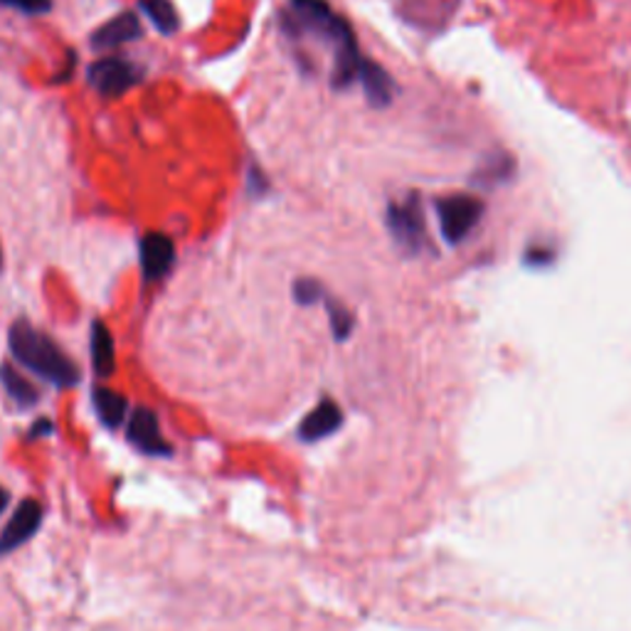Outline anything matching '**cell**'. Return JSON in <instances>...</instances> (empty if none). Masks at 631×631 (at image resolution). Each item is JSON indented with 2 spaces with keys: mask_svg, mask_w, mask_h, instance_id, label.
<instances>
[{
  "mask_svg": "<svg viewBox=\"0 0 631 631\" xmlns=\"http://www.w3.org/2000/svg\"><path fill=\"white\" fill-rule=\"evenodd\" d=\"M281 27L296 45L311 40L331 47L333 87H348L357 77L363 58L357 52L355 35L326 0H289V8L281 13Z\"/></svg>",
  "mask_w": 631,
  "mask_h": 631,
  "instance_id": "1",
  "label": "cell"
},
{
  "mask_svg": "<svg viewBox=\"0 0 631 631\" xmlns=\"http://www.w3.org/2000/svg\"><path fill=\"white\" fill-rule=\"evenodd\" d=\"M8 341H11L15 361L40 375L43 380L58 385V388H74L82 380L77 363L50 336L37 331L33 324L17 321L8 333Z\"/></svg>",
  "mask_w": 631,
  "mask_h": 631,
  "instance_id": "2",
  "label": "cell"
},
{
  "mask_svg": "<svg viewBox=\"0 0 631 631\" xmlns=\"http://www.w3.org/2000/svg\"><path fill=\"white\" fill-rule=\"evenodd\" d=\"M87 80L104 97H119L144 80V70L124 58H104L92 64Z\"/></svg>",
  "mask_w": 631,
  "mask_h": 631,
  "instance_id": "3",
  "label": "cell"
},
{
  "mask_svg": "<svg viewBox=\"0 0 631 631\" xmlns=\"http://www.w3.org/2000/svg\"><path fill=\"white\" fill-rule=\"evenodd\" d=\"M43 506L35 498H25V501L15 508L11 521L5 523V529L0 531V558L23 548L27 541L35 538V533L43 525Z\"/></svg>",
  "mask_w": 631,
  "mask_h": 631,
  "instance_id": "4",
  "label": "cell"
},
{
  "mask_svg": "<svg viewBox=\"0 0 631 631\" xmlns=\"http://www.w3.org/2000/svg\"><path fill=\"white\" fill-rule=\"evenodd\" d=\"M126 439L134 445L141 454L148 457H171L173 447L168 445L161 435V425H158V417L154 410L148 408H136L129 417L126 427Z\"/></svg>",
  "mask_w": 631,
  "mask_h": 631,
  "instance_id": "5",
  "label": "cell"
},
{
  "mask_svg": "<svg viewBox=\"0 0 631 631\" xmlns=\"http://www.w3.org/2000/svg\"><path fill=\"white\" fill-rule=\"evenodd\" d=\"M138 259L146 281H161L171 275L175 262L173 240L163 232H148L138 242Z\"/></svg>",
  "mask_w": 631,
  "mask_h": 631,
  "instance_id": "6",
  "label": "cell"
},
{
  "mask_svg": "<svg viewBox=\"0 0 631 631\" xmlns=\"http://www.w3.org/2000/svg\"><path fill=\"white\" fill-rule=\"evenodd\" d=\"M388 222L392 238L398 240L400 247L417 252L422 244H425V222H422L417 201L392 205L388 213Z\"/></svg>",
  "mask_w": 631,
  "mask_h": 631,
  "instance_id": "7",
  "label": "cell"
},
{
  "mask_svg": "<svg viewBox=\"0 0 631 631\" xmlns=\"http://www.w3.org/2000/svg\"><path fill=\"white\" fill-rule=\"evenodd\" d=\"M343 427V410L331 398H324L299 425L301 441H321Z\"/></svg>",
  "mask_w": 631,
  "mask_h": 631,
  "instance_id": "8",
  "label": "cell"
},
{
  "mask_svg": "<svg viewBox=\"0 0 631 631\" xmlns=\"http://www.w3.org/2000/svg\"><path fill=\"white\" fill-rule=\"evenodd\" d=\"M478 213H482L478 203L471 201V197H464V195L441 201L439 203V218H441V230H445L447 240L457 242V240L464 238L471 225L476 222Z\"/></svg>",
  "mask_w": 631,
  "mask_h": 631,
  "instance_id": "9",
  "label": "cell"
},
{
  "mask_svg": "<svg viewBox=\"0 0 631 631\" xmlns=\"http://www.w3.org/2000/svg\"><path fill=\"white\" fill-rule=\"evenodd\" d=\"M141 37V23L136 13H121L111 17L109 23H104L97 33L92 35V45L97 50H114L126 43H134Z\"/></svg>",
  "mask_w": 631,
  "mask_h": 631,
  "instance_id": "10",
  "label": "cell"
},
{
  "mask_svg": "<svg viewBox=\"0 0 631 631\" xmlns=\"http://www.w3.org/2000/svg\"><path fill=\"white\" fill-rule=\"evenodd\" d=\"M92 363L94 373L99 378H111L117 371V348H114V336L101 321H94L92 326Z\"/></svg>",
  "mask_w": 631,
  "mask_h": 631,
  "instance_id": "11",
  "label": "cell"
},
{
  "mask_svg": "<svg viewBox=\"0 0 631 631\" xmlns=\"http://www.w3.org/2000/svg\"><path fill=\"white\" fill-rule=\"evenodd\" d=\"M92 402H94V410H97L104 427L117 429V427L124 425V420L129 414V400L124 398V395H119L109 388H94Z\"/></svg>",
  "mask_w": 631,
  "mask_h": 631,
  "instance_id": "12",
  "label": "cell"
},
{
  "mask_svg": "<svg viewBox=\"0 0 631 631\" xmlns=\"http://www.w3.org/2000/svg\"><path fill=\"white\" fill-rule=\"evenodd\" d=\"M357 77H361L367 99H371V104H375V107H385V104L392 99V89H395L392 80L388 77V72H385L380 64L363 60Z\"/></svg>",
  "mask_w": 631,
  "mask_h": 631,
  "instance_id": "13",
  "label": "cell"
},
{
  "mask_svg": "<svg viewBox=\"0 0 631 631\" xmlns=\"http://www.w3.org/2000/svg\"><path fill=\"white\" fill-rule=\"evenodd\" d=\"M0 385H3L8 398H11L17 408H33V404H37V400H40V392H37L35 385H31V380H25L11 365L0 367Z\"/></svg>",
  "mask_w": 631,
  "mask_h": 631,
  "instance_id": "14",
  "label": "cell"
},
{
  "mask_svg": "<svg viewBox=\"0 0 631 631\" xmlns=\"http://www.w3.org/2000/svg\"><path fill=\"white\" fill-rule=\"evenodd\" d=\"M138 8L163 35H173L181 25V17H178L171 0H138Z\"/></svg>",
  "mask_w": 631,
  "mask_h": 631,
  "instance_id": "15",
  "label": "cell"
},
{
  "mask_svg": "<svg viewBox=\"0 0 631 631\" xmlns=\"http://www.w3.org/2000/svg\"><path fill=\"white\" fill-rule=\"evenodd\" d=\"M326 301V311H328V321H331V328H333V336H336V341H345L348 336H351L353 331V314L348 311L343 304H338V301L333 299H324Z\"/></svg>",
  "mask_w": 631,
  "mask_h": 631,
  "instance_id": "16",
  "label": "cell"
},
{
  "mask_svg": "<svg viewBox=\"0 0 631 631\" xmlns=\"http://www.w3.org/2000/svg\"><path fill=\"white\" fill-rule=\"evenodd\" d=\"M294 299L301 306H314L326 299V291L316 279H299L294 284Z\"/></svg>",
  "mask_w": 631,
  "mask_h": 631,
  "instance_id": "17",
  "label": "cell"
},
{
  "mask_svg": "<svg viewBox=\"0 0 631 631\" xmlns=\"http://www.w3.org/2000/svg\"><path fill=\"white\" fill-rule=\"evenodd\" d=\"M0 5L17 8V11L31 13V15H40V13L50 11L52 0H0Z\"/></svg>",
  "mask_w": 631,
  "mask_h": 631,
  "instance_id": "18",
  "label": "cell"
},
{
  "mask_svg": "<svg viewBox=\"0 0 631 631\" xmlns=\"http://www.w3.org/2000/svg\"><path fill=\"white\" fill-rule=\"evenodd\" d=\"M52 429H54V425L50 420H37L35 425L31 427V432H27V437L31 439H40V437H47V435H52Z\"/></svg>",
  "mask_w": 631,
  "mask_h": 631,
  "instance_id": "19",
  "label": "cell"
},
{
  "mask_svg": "<svg viewBox=\"0 0 631 631\" xmlns=\"http://www.w3.org/2000/svg\"><path fill=\"white\" fill-rule=\"evenodd\" d=\"M8 506H11V492H8L5 486H0V515L8 511Z\"/></svg>",
  "mask_w": 631,
  "mask_h": 631,
  "instance_id": "20",
  "label": "cell"
},
{
  "mask_svg": "<svg viewBox=\"0 0 631 631\" xmlns=\"http://www.w3.org/2000/svg\"><path fill=\"white\" fill-rule=\"evenodd\" d=\"M0 265H3V252H0Z\"/></svg>",
  "mask_w": 631,
  "mask_h": 631,
  "instance_id": "21",
  "label": "cell"
},
{
  "mask_svg": "<svg viewBox=\"0 0 631 631\" xmlns=\"http://www.w3.org/2000/svg\"><path fill=\"white\" fill-rule=\"evenodd\" d=\"M629 121H631V109H629Z\"/></svg>",
  "mask_w": 631,
  "mask_h": 631,
  "instance_id": "22",
  "label": "cell"
}]
</instances>
